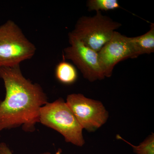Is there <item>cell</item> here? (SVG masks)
<instances>
[{
	"label": "cell",
	"mask_w": 154,
	"mask_h": 154,
	"mask_svg": "<svg viewBox=\"0 0 154 154\" xmlns=\"http://www.w3.org/2000/svg\"><path fill=\"white\" fill-rule=\"evenodd\" d=\"M39 122L59 132L66 142L78 146L85 144L82 128L61 98L52 103L48 102L41 107Z\"/></svg>",
	"instance_id": "7a4b0ae2"
},
{
	"label": "cell",
	"mask_w": 154,
	"mask_h": 154,
	"mask_svg": "<svg viewBox=\"0 0 154 154\" xmlns=\"http://www.w3.org/2000/svg\"><path fill=\"white\" fill-rule=\"evenodd\" d=\"M89 11H109L118 9L120 5L117 0H89L87 2Z\"/></svg>",
	"instance_id": "30bf717a"
},
{
	"label": "cell",
	"mask_w": 154,
	"mask_h": 154,
	"mask_svg": "<svg viewBox=\"0 0 154 154\" xmlns=\"http://www.w3.org/2000/svg\"><path fill=\"white\" fill-rule=\"evenodd\" d=\"M57 79L59 82L66 84L70 85L76 81L78 73L72 65L65 61H62L57 65L55 70Z\"/></svg>",
	"instance_id": "9c48e42d"
},
{
	"label": "cell",
	"mask_w": 154,
	"mask_h": 154,
	"mask_svg": "<svg viewBox=\"0 0 154 154\" xmlns=\"http://www.w3.org/2000/svg\"><path fill=\"white\" fill-rule=\"evenodd\" d=\"M121 24L104 16L100 11L94 17L83 16L77 21L74 29L69 34L96 52L110 40Z\"/></svg>",
	"instance_id": "3957f363"
},
{
	"label": "cell",
	"mask_w": 154,
	"mask_h": 154,
	"mask_svg": "<svg viewBox=\"0 0 154 154\" xmlns=\"http://www.w3.org/2000/svg\"><path fill=\"white\" fill-rule=\"evenodd\" d=\"M0 78L6 91L0 102V133L21 126L25 131H33L39 122L40 108L48 103L42 88L23 76L19 65L0 66Z\"/></svg>",
	"instance_id": "6da1fadb"
},
{
	"label": "cell",
	"mask_w": 154,
	"mask_h": 154,
	"mask_svg": "<svg viewBox=\"0 0 154 154\" xmlns=\"http://www.w3.org/2000/svg\"><path fill=\"white\" fill-rule=\"evenodd\" d=\"M116 138L121 140L130 145L133 149L135 153L136 154H154V135L152 133L151 135L148 137L143 142L138 146H134L120 136L117 135Z\"/></svg>",
	"instance_id": "8fae6325"
},
{
	"label": "cell",
	"mask_w": 154,
	"mask_h": 154,
	"mask_svg": "<svg viewBox=\"0 0 154 154\" xmlns=\"http://www.w3.org/2000/svg\"><path fill=\"white\" fill-rule=\"evenodd\" d=\"M62 151L60 149L58 150L56 154H61ZM0 154H13L8 147L4 143H0Z\"/></svg>",
	"instance_id": "7c38bea8"
},
{
	"label": "cell",
	"mask_w": 154,
	"mask_h": 154,
	"mask_svg": "<svg viewBox=\"0 0 154 154\" xmlns=\"http://www.w3.org/2000/svg\"><path fill=\"white\" fill-rule=\"evenodd\" d=\"M67 105L83 129L93 132L107 122L109 114L100 101L87 98L82 94L67 97Z\"/></svg>",
	"instance_id": "5b68a950"
},
{
	"label": "cell",
	"mask_w": 154,
	"mask_h": 154,
	"mask_svg": "<svg viewBox=\"0 0 154 154\" xmlns=\"http://www.w3.org/2000/svg\"><path fill=\"white\" fill-rule=\"evenodd\" d=\"M131 40L139 55L150 54L154 52V24L152 23L150 30L141 36L131 37Z\"/></svg>",
	"instance_id": "ba28073f"
},
{
	"label": "cell",
	"mask_w": 154,
	"mask_h": 154,
	"mask_svg": "<svg viewBox=\"0 0 154 154\" xmlns=\"http://www.w3.org/2000/svg\"><path fill=\"white\" fill-rule=\"evenodd\" d=\"M36 48L16 23L8 20L0 25V66L19 65L33 56Z\"/></svg>",
	"instance_id": "277c9868"
},
{
	"label": "cell",
	"mask_w": 154,
	"mask_h": 154,
	"mask_svg": "<svg viewBox=\"0 0 154 154\" xmlns=\"http://www.w3.org/2000/svg\"><path fill=\"white\" fill-rule=\"evenodd\" d=\"M69 37L70 46L64 50L63 57L72 60L84 78L90 82L105 79L98 59V52L69 34Z\"/></svg>",
	"instance_id": "52a82bcc"
},
{
	"label": "cell",
	"mask_w": 154,
	"mask_h": 154,
	"mask_svg": "<svg viewBox=\"0 0 154 154\" xmlns=\"http://www.w3.org/2000/svg\"><path fill=\"white\" fill-rule=\"evenodd\" d=\"M98 59L105 78L111 77L115 66L122 61L135 58L138 54L131 37L114 31L112 37L98 52Z\"/></svg>",
	"instance_id": "8992f818"
}]
</instances>
